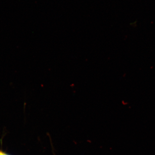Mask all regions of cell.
<instances>
[{
    "label": "cell",
    "mask_w": 155,
    "mask_h": 155,
    "mask_svg": "<svg viewBox=\"0 0 155 155\" xmlns=\"http://www.w3.org/2000/svg\"><path fill=\"white\" fill-rule=\"evenodd\" d=\"M0 155H8L6 154L5 153L3 152L2 151L0 150Z\"/></svg>",
    "instance_id": "1"
}]
</instances>
